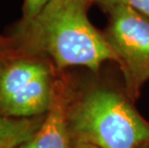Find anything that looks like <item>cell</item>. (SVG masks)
Masks as SVG:
<instances>
[{
	"label": "cell",
	"instance_id": "obj_8",
	"mask_svg": "<svg viewBox=\"0 0 149 148\" xmlns=\"http://www.w3.org/2000/svg\"><path fill=\"white\" fill-rule=\"evenodd\" d=\"M50 1L51 0H23L20 19L28 20L35 17Z\"/></svg>",
	"mask_w": 149,
	"mask_h": 148
},
{
	"label": "cell",
	"instance_id": "obj_6",
	"mask_svg": "<svg viewBox=\"0 0 149 148\" xmlns=\"http://www.w3.org/2000/svg\"><path fill=\"white\" fill-rule=\"evenodd\" d=\"M45 115L32 118L0 116V148H17L28 140L42 125Z\"/></svg>",
	"mask_w": 149,
	"mask_h": 148
},
{
	"label": "cell",
	"instance_id": "obj_5",
	"mask_svg": "<svg viewBox=\"0 0 149 148\" xmlns=\"http://www.w3.org/2000/svg\"><path fill=\"white\" fill-rule=\"evenodd\" d=\"M71 78L62 72L56 84L51 106L40 127L17 148H72L68 128V107L74 91Z\"/></svg>",
	"mask_w": 149,
	"mask_h": 148
},
{
	"label": "cell",
	"instance_id": "obj_7",
	"mask_svg": "<svg viewBox=\"0 0 149 148\" xmlns=\"http://www.w3.org/2000/svg\"><path fill=\"white\" fill-rule=\"evenodd\" d=\"M96 3L103 8L115 5L126 6L149 18V0H97Z\"/></svg>",
	"mask_w": 149,
	"mask_h": 148
},
{
	"label": "cell",
	"instance_id": "obj_4",
	"mask_svg": "<svg viewBox=\"0 0 149 148\" xmlns=\"http://www.w3.org/2000/svg\"><path fill=\"white\" fill-rule=\"evenodd\" d=\"M104 9L109 15L104 37L122 72L125 93L135 101L149 80V18L122 5Z\"/></svg>",
	"mask_w": 149,
	"mask_h": 148
},
{
	"label": "cell",
	"instance_id": "obj_11",
	"mask_svg": "<svg viewBox=\"0 0 149 148\" xmlns=\"http://www.w3.org/2000/svg\"><path fill=\"white\" fill-rule=\"evenodd\" d=\"M79 2H81L82 4L85 5L86 7H88L91 4H93V3H96L97 2V0H78Z\"/></svg>",
	"mask_w": 149,
	"mask_h": 148
},
{
	"label": "cell",
	"instance_id": "obj_1",
	"mask_svg": "<svg viewBox=\"0 0 149 148\" xmlns=\"http://www.w3.org/2000/svg\"><path fill=\"white\" fill-rule=\"evenodd\" d=\"M78 0H51L36 17L19 19L6 36L10 49L50 60L60 71L84 67L97 72L116 57L104 34L90 21Z\"/></svg>",
	"mask_w": 149,
	"mask_h": 148
},
{
	"label": "cell",
	"instance_id": "obj_10",
	"mask_svg": "<svg viewBox=\"0 0 149 148\" xmlns=\"http://www.w3.org/2000/svg\"><path fill=\"white\" fill-rule=\"evenodd\" d=\"M72 148H99L91 144H86V143H74L72 144Z\"/></svg>",
	"mask_w": 149,
	"mask_h": 148
},
{
	"label": "cell",
	"instance_id": "obj_2",
	"mask_svg": "<svg viewBox=\"0 0 149 148\" xmlns=\"http://www.w3.org/2000/svg\"><path fill=\"white\" fill-rule=\"evenodd\" d=\"M127 96L110 87L74 88L68 107L72 144L99 148H149V122Z\"/></svg>",
	"mask_w": 149,
	"mask_h": 148
},
{
	"label": "cell",
	"instance_id": "obj_3",
	"mask_svg": "<svg viewBox=\"0 0 149 148\" xmlns=\"http://www.w3.org/2000/svg\"><path fill=\"white\" fill-rule=\"evenodd\" d=\"M62 72L43 57L12 50L0 54V116L32 118L46 115Z\"/></svg>",
	"mask_w": 149,
	"mask_h": 148
},
{
	"label": "cell",
	"instance_id": "obj_9",
	"mask_svg": "<svg viewBox=\"0 0 149 148\" xmlns=\"http://www.w3.org/2000/svg\"><path fill=\"white\" fill-rule=\"evenodd\" d=\"M10 40L6 35L0 34V54L10 51Z\"/></svg>",
	"mask_w": 149,
	"mask_h": 148
}]
</instances>
